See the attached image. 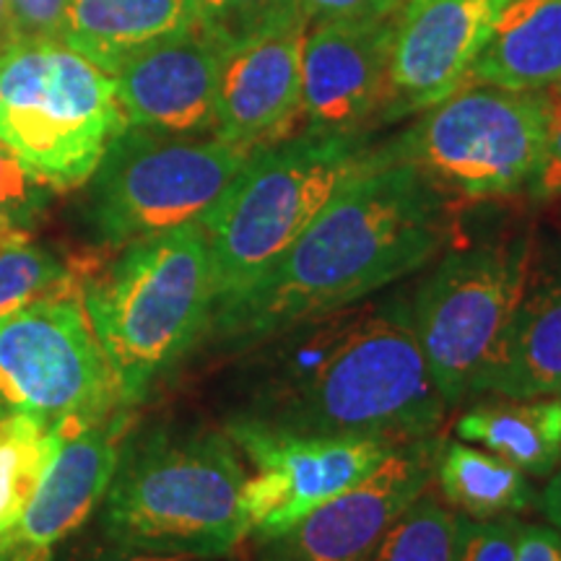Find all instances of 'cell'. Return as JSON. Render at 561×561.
Masks as SVG:
<instances>
[{"instance_id":"ba28073f","label":"cell","mask_w":561,"mask_h":561,"mask_svg":"<svg viewBox=\"0 0 561 561\" xmlns=\"http://www.w3.org/2000/svg\"><path fill=\"white\" fill-rule=\"evenodd\" d=\"M252 151L221 138L125 128L89 180V224L107 248L198 224Z\"/></svg>"},{"instance_id":"cb8c5ba5","label":"cell","mask_w":561,"mask_h":561,"mask_svg":"<svg viewBox=\"0 0 561 561\" xmlns=\"http://www.w3.org/2000/svg\"><path fill=\"white\" fill-rule=\"evenodd\" d=\"M79 289L66 261L50 248L30 240L26 231L0 234V322L34 301Z\"/></svg>"},{"instance_id":"d6a6232c","label":"cell","mask_w":561,"mask_h":561,"mask_svg":"<svg viewBox=\"0 0 561 561\" xmlns=\"http://www.w3.org/2000/svg\"><path fill=\"white\" fill-rule=\"evenodd\" d=\"M91 561H210L201 557H187V553H153V551H130V549H117L100 553Z\"/></svg>"},{"instance_id":"52a82bcc","label":"cell","mask_w":561,"mask_h":561,"mask_svg":"<svg viewBox=\"0 0 561 561\" xmlns=\"http://www.w3.org/2000/svg\"><path fill=\"white\" fill-rule=\"evenodd\" d=\"M549 123V89L510 91L468 81L382 149L450 201L507 198L530 185Z\"/></svg>"},{"instance_id":"7a4b0ae2","label":"cell","mask_w":561,"mask_h":561,"mask_svg":"<svg viewBox=\"0 0 561 561\" xmlns=\"http://www.w3.org/2000/svg\"><path fill=\"white\" fill-rule=\"evenodd\" d=\"M234 416L301 434H367L405 445L437 434L447 403L411 322V299H362L257 343Z\"/></svg>"},{"instance_id":"9c48e42d","label":"cell","mask_w":561,"mask_h":561,"mask_svg":"<svg viewBox=\"0 0 561 561\" xmlns=\"http://www.w3.org/2000/svg\"><path fill=\"white\" fill-rule=\"evenodd\" d=\"M533 265L528 237L447 252L411 299V322L442 401L458 405L500 346Z\"/></svg>"},{"instance_id":"d6986e66","label":"cell","mask_w":561,"mask_h":561,"mask_svg":"<svg viewBox=\"0 0 561 561\" xmlns=\"http://www.w3.org/2000/svg\"><path fill=\"white\" fill-rule=\"evenodd\" d=\"M198 21V0H68L60 45L115 76L130 55Z\"/></svg>"},{"instance_id":"4316f807","label":"cell","mask_w":561,"mask_h":561,"mask_svg":"<svg viewBox=\"0 0 561 561\" xmlns=\"http://www.w3.org/2000/svg\"><path fill=\"white\" fill-rule=\"evenodd\" d=\"M523 523L512 515L476 520L455 515L453 561H517V538Z\"/></svg>"},{"instance_id":"5bb4252c","label":"cell","mask_w":561,"mask_h":561,"mask_svg":"<svg viewBox=\"0 0 561 561\" xmlns=\"http://www.w3.org/2000/svg\"><path fill=\"white\" fill-rule=\"evenodd\" d=\"M507 0H409L392 19L382 121L430 110L468 83Z\"/></svg>"},{"instance_id":"d4e9b609","label":"cell","mask_w":561,"mask_h":561,"mask_svg":"<svg viewBox=\"0 0 561 561\" xmlns=\"http://www.w3.org/2000/svg\"><path fill=\"white\" fill-rule=\"evenodd\" d=\"M453 538L455 512L424 491L390 525L367 561H453Z\"/></svg>"},{"instance_id":"8fae6325","label":"cell","mask_w":561,"mask_h":561,"mask_svg":"<svg viewBox=\"0 0 561 561\" xmlns=\"http://www.w3.org/2000/svg\"><path fill=\"white\" fill-rule=\"evenodd\" d=\"M252 466L242 489L250 538L278 536L367 481L401 445L367 434H301L231 416L224 426Z\"/></svg>"},{"instance_id":"7c38bea8","label":"cell","mask_w":561,"mask_h":561,"mask_svg":"<svg viewBox=\"0 0 561 561\" xmlns=\"http://www.w3.org/2000/svg\"><path fill=\"white\" fill-rule=\"evenodd\" d=\"M305 37L307 19L294 0L231 37L216 100V138L255 151L291 136L301 117Z\"/></svg>"},{"instance_id":"4dcf8cb0","label":"cell","mask_w":561,"mask_h":561,"mask_svg":"<svg viewBox=\"0 0 561 561\" xmlns=\"http://www.w3.org/2000/svg\"><path fill=\"white\" fill-rule=\"evenodd\" d=\"M307 21H367L392 16L401 0H294Z\"/></svg>"},{"instance_id":"836d02e7","label":"cell","mask_w":561,"mask_h":561,"mask_svg":"<svg viewBox=\"0 0 561 561\" xmlns=\"http://www.w3.org/2000/svg\"><path fill=\"white\" fill-rule=\"evenodd\" d=\"M541 510L543 515L549 517L551 528H557L561 533V462L557 466V471L551 473V481L546 483L541 494Z\"/></svg>"},{"instance_id":"30bf717a","label":"cell","mask_w":561,"mask_h":561,"mask_svg":"<svg viewBox=\"0 0 561 561\" xmlns=\"http://www.w3.org/2000/svg\"><path fill=\"white\" fill-rule=\"evenodd\" d=\"M125 411L81 289L39 299L0 322V413L73 426Z\"/></svg>"},{"instance_id":"d590c367","label":"cell","mask_w":561,"mask_h":561,"mask_svg":"<svg viewBox=\"0 0 561 561\" xmlns=\"http://www.w3.org/2000/svg\"><path fill=\"white\" fill-rule=\"evenodd\" d=\"M0 561H19V559H16V557H11V553L0 551Z\"/></svg>"},{"instance_id":"7402d4cb","label":"cell","mask_w":561,"mask_h":561,"mask_svg":"<svg viewBox=\"0 0 561 561\" xmlns=\"http://www.w3.org/2000/svg\"><path fill=\"white\" fill-rule=\"evenodd\" d=\"M434 479L445 500L476 520L515 515L536 500L520 468L489 450H476L462 439H442Z\"/></svg>"},{"instance_id":"ffe728a7","label":"cell","mask_w":561,"mask_h":561,"mask_svg":"<svg viewBox=\"0 0 561 561\" xmlns=\"http://www.w3.org/2000/svg\"><path fill=\"white\" fill-rule=\"evenodd\" d=\"M561 79V0H507L468 81L543 91Z\"/></svg>"},{"instance_id":"9a60e30c","label":"cell","mask_w":561,"mask_h":561,"mask_svg":"<svg viewBox=\"0 0 561 561\" xmlns=\"http://www.w3.org/2000/svg\"><path fill=\"white\" fill-rule=\"evenodd\" d=\"M231 37L198 21L144 47L117 68V100L130 128L201 138L216 133V100Z\"/></svg>"},{"instance_id":"3957f363","label":"cell","mask_w":561,"mask_h":561,"mask_svg":"<svg viewBox=\"0 0 561 561\" xmlns=\"http://www.w3.org/2000/svg\"><path fill=\"white\" fill-rule=\"evenodd\" d=\"M248 471L216 430H151L121 450L102 500V530L117 549L229 557L250 538L242 510Z\"/></svg>"},{"instance_id":"44dd1931","label":"cell","mask_w":561,"mask_h":561,"mask_svg":"<svg viewBox=\"0 0 561 561\" xmlns=\"http://www.w3.org/2000/svg\"><path fill=\"white\" fill-rule=\"evenodd\" d=\"M455 434L510 460L523 473L551 476L561 462V401L500 396L462 413Z\"/></svg>"},{"instance_id":"e575fe53","label":"cell","mask_w":561,"mask_h":561,"mask_svg":"<svg viewBox=\"0 0 561 561\" xmlns=\"http://www.w3.org/2000/svg\"><path fill=\"white\" fill-rule=\"evenodd\" d=\"M13 45V32H11V11L9 0H0V53L5 47Z\"/></svg>"},{"instance_id":"8d00e7d4","label":"cell","mask_w":561,"mask_h":561,"mask_svg":"<svg viewBox=\"0 0 561 561\" xmlns=\"http://www.w3.org/2000/svg\"><path fill=\"white\" fill-rule=\"evenodd\" d=\"M553 89H557V91H559V94H561V79H559V83H557V87H553Z\"/></svg>"},{"instance_id":"8992f818","label":"cell","mask_w":561,"mask_h":561,"mask_svg":"<svg viewBox=\"0 0 561 561\" xmlns=\"http://www.w3.org/2000/svg\"><path fill=\"white\" fill-rule=\"evenodd\" d=\"M128 128L115 76L60 42L0 53V140L50 191H76Z\"/></svg>"},{"instance_id":"f546056e","label":"cell","mask_w":561,"mask_h":561,"mask_svg":"<svg viewBox=\"0 0 561 561\" xmlns=\"http://www.w3.org/2000/svg\"><path fill=\"white\" fill-rule=\"evenodd\" d=\"M284 0H198L201 21L221 30L227 37H237L255 21L276 9Z\"/></svg>"},{"instance_id":"4fadbf2b","label":"cell","mask_w":561,"mask_h":561,"mask_svg":"<svg viewBox=\"0 0 561 561\" xmlns=\"http://www.w3.org/2000/svg\"><path fill=\"white\" fill-rule=\"evenodd\" d=\"M439 445L437 434L405 442L359 486L257 541V561H367L390 525L430 486Z\"/></svg>"},{"instance_id":"2e32d148","label":"cell","mask_w":561,"mask_h":561,"mask_svg":"<svg viewBox=\"0 0 561 561\" xmlns=\"http://www.w3.org/2000/svg\"><path fill=\"white\" fill-rule=\"evenodd\" d=\"M392 16L325 21L301 47V117L310 133H359L388 94Z\"/></svg>"},{"instance_id":"f1b7e54d","label":"cell","mask_w":561,"mask_h":561,"mask_svg":"<svg viewBox=\"0 0 561 561\" xmlns=\"http://www.w3.org/2000/svg\"><path fill=\"white\" fill-rule=\"evenodd\" d=\"M551 100V123L549 136H546L541 161L528 185V193L536 201L549 203L561 198V94L557 89H549Z\"/></svg>"},{"instance_id":"83f0119b","label":"cell","mask_w":561,"mask_h":561,"mask_svg":"<svg viewBox=\"0 0 561 561\" xmlns=\"http://www.w3.org/2000/svg\"><path fill=\"white\" fill-rule=\"evenodd\" d=\"M68 0H9L13 42H60Z\"/></svg>"},{"instance_id":"484cf974","label":"cell","mask_w":561,"mask_h":561,"mask_svg":"<svg viewBox=\"0 0 561 561\" xmlns=\"http://www.w3.org/2000/svg\"><path fill=\"white\" fill-rule=\"evenodd\" d=\"M50 187L34 178L21 159L0 140V234L26 231L50 203Z\"/></svg>"},{"instance_id":"ac0fdd59","label":"cell","mask_w":561,"mask_h":561,"mask_svg":"<svg viewBox=\"0 0 561 561\" xmlns=\"http://www.w3.org/2000/svg\"><path fill=\"white\" fill-rule=\"evenodd\" d=\"M479 392L533 401L561 392V263L533 268L504 335L476 382Z\"/></svg>"},{"instance_id":"e0dca14e","label":"cell","mask_w":561,"mask_h":561,"mask_svg":"<svg viewBox=\"0 0 561 561\" xmlns=\"http://www.w3.org/2000/svg\"><path fill=\"white\" fill-rule=\"evenodd\" d=\"M128 409L89 424L58 426L60 447L21 523L0 538V549L21 561H50L107 494L125 442Z\"/></svg>"},{"instance_id":"5b68a950","label":"cell","mask_w":561,"mask_h":561,"mask_svg":"<svg viewBox=\"0 0 561 561\" xmlns=\"http://www.w3.org/2000/svg\"><path fill=\"white\" fill-rule=\"evenodd\" d=\"M380 161L359 133L289 136L255 149L198 221L214 265V310L268 271L356 174Z\"/></svg>"},{"instance_id":"277c9868","label":"cell","mask_w":561,"mask_h":561,"mask_svg":"<svg viewBox=\"0 0 561 561\" xmlns=\"http://www.w3.org/2000/svg\"><path fill=\"white\" fill-rule=\"evenodd\" d=\"M81 299L130 409L214 318V265L201 224L125 244L100 276L83 280Z\"/></svg>"},{"instance_id":"6da1fadb","label":"cell","mask_w":561,"mask_h":561,"mask_svg":"<svg viewBox=\"0 0 561 561\" xmlns=\"http://www.w3.org/2000/svg\"><path fill=\"white\" fill-rule=\"evenodd\" d=\"M453 229L450 198L380 149V161L351 178L268 271L216 307L208 328L231 346H257L430 265Z\"/></svg>"},{"instance_id":"603a6c76","label":"cell","mask_w":561,"mask_h":561,"mask_svg":"<svg viewBox=\"0 0 561 561\" xmlns=\"http://www.w3.org/2000/svg\"><path fill=\"white\" fill-rule=\"evenodd\" d=\"M58 447V426L26 413H0V538L21 523Z\"/></svg>"},{"instance_id":"74e56055","label":"cell","mask_w":561,"mask_h":561,"mask_svg":"<svg viewBox=\"0 0 561 561\" xmlns=\"http://www.w3.org/2000/svg\"><path fill=\"white\" fill-rule=\"evenodd\" d=\"M559 401H561V398H559Z\"/></svg>"},{"instance_id":"1f68e13d","label":"cell","mask_w":561,"mask_h":561,"mask_svg":"<svg viewBox=\"0 0 561 561\" xmlns=\"http://www.w3.org/2000/svg\"><path fill=\"white\" fill-rule=\"evenodd\" d=\"M517 561H561V533L551 525H523Z\"/></svg>"}]
</instances>
